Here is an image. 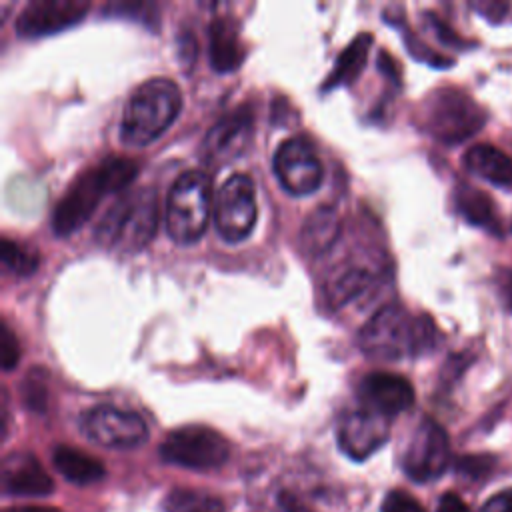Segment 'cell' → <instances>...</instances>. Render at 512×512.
Listing matches in <instances>:
<instances>
[{
	"label": "cell",
	"mask_w": 512,
	"mask_h": 512,
	"mask_svg": "<svg viewBox=\"0 0 512 512\" xmlns=\"http://www.w3.org/2000/svg\"><path fill=\"white\" fill-rule=\"evenodd\" d=\"M464 166L496 184V186H512V158L490 144H476L466 150L464 154Z\"/></svg>",
	"instance_id": "ffe728a7"
},
{
	"label": "cell",
	"mask_w": 512,
	"mask_h": 512,
	"mask_svg": "<svg viewBox=\"0 0 512 512\" xmlns=\"http://www.w3.org/2000/svg\"><path fill=\"white\" fill-rule=\"evenodd\" d=\"M254 182L246 174H232L216 192L214 224L226 242L244 240L256 222Z\"/></svg>",
	"instance_id": "ba28073f"
},
{
	"label": "cell",
	"mask_w": 512,
	"mask_h": 512,
	"mask_svg": "<svg viewBox=\"0 0 512 512\" xmlns=\"http://www.w3.org/2000/svg\"><path fill=\"white\" fill-rule=\"evenodd\" d=\"M474 8L480 10L482 16H486L490 20H498L506 14L508 4H504V2H482V4H474Z\"/></svg>",
	"instance_id": "1f68e13d"
},
{
	"label": "cell",
	"mask_w": 512,
	"mask_h": 512,
	"mask_svg": "<svg viewBox=\"0 0 512 512\" xmlns=\"http://www.w3.org/2000/svg\"><path fill=\"white\" fill-rule=\"evenodd\" d=\"M372 44V34L368 32H360L336 58L332 72L328 74L322 90H330L342 84H350L356 80V76L362 72L366 58H368V50Z\"/></svg>",
	"instance_id": "7402d4cb"
},
{
	"label": "cell",
	"mask_w": 512,
	"mask_h": 512,
	"mask_svg": "<svg viewBox=\"0 0 512 512\" xmlns=\"http://www.w3.org/2000/svg\"><path fill=\"white\" fill-rule=\"evenodd\" d=\"M480 512H512V488L502 490V492L490 496L482 504Z\"/></svg>",
	"instance_id": "f546056e"
},
{
	"label": "cell",
	"mask_w": 512,
	"mask_h": 512,
	"mask_svg": "<svg viewBox=\"0 0 512 512\" xmlns=\"http://www.w3.org/2000/svg\"><path fill=\"white\" fill-rule=\"evenodd\" d=\"M338 446L352 460H364L388 440V420L372 410L348 412L338 424Z\"/></svg>",
	"instance_id": "5bb4252c"
},
{
	"label": "cell",
	"mask_w": 512,
	"mask_h": 512,
	"mask_svg": "<svg viewBox=\"0 0 512 512\" xmlns=\"http://www.w3.org/2000/svg\"><path fill=\"white\" fill-rule=\"evenodd\" d=\"M272 168L282 188L292 196L312 194L322 184V162L304 136L282 140L274 152Z\"/></svg>",
	"instance_id": "30bf717a"
},
{
	"label": "cell",
	"mask_w": 512,
	"mask_h": 512,
	"mask_svg": "<svg viewBox=\"0 0 512 512\" xmlns=\"http://www.w3.org/2000/svg\"><path fill=\"white\" fill-rule=\"evenodd\" d=\"M278 504H280L282 512H310V508L304 506L292 492H280Z\"/></svg>",
	"instance_id": "d6a6232c"
},
{
	"label": "cell",
	"mask_w": 512,
	"mask_h": 512,
	"mask_svg": "<svg viewBox=\"0 0 512 512\" xmlns=\"http://www.w3.org/2000/svg\"><path fill=\"white\" fill-rule=\"evenodd\" d=\"M54 468L72 484L88 486L104 478V464L72 446H56L52 452Z\"/></svg>",
	"instance_id": "44dd1931"
},
{
	"label": "cell",
	"mask_w": 512,
	"mask_h": 512,
	"mask_svg": "<svg viewBox=\"0 0 512 512\" xmlns=\"http://www.w3.org/2000/svg\"><path fill=\"white\" fill-rule=\"evenodd\" d=\"M4 512H60V510L50 506H14V508H6Z\"/></svg>",
	"instance_id": "d590c367"
},
{
	"label": "cell",
	"mask_w": 512,
	"mask_h": 512,
	"mask_svg": "<svg viewBox=\"0 0 512 512\" xmlns=\"http://www.w3.org/2000/svg\"><path fill=\"white\" fill-rule=\"evenodd\" d=\"M0 258L4 268L16 276H28L38 268V252L12 238H2Z\"/></svg>",
	"instance_id": "d4e9b609"
},
{
	"label": "cell",
	"mask_w": 512,
	"mask_h": 512,
	"mask_svg": "<svg viewBox=\"0 0 512 512\" xmlns=\"http://www.w3.org/2000/svg\"><path fill=\"white\" fill-rule=\"evenodd\" d=\"M180 88L170 78H150L130 94L122 120L120 140L130 146H148L178 116Z\"/></svg>",
	"instance_id": "3957f363"
},
{
	"label": "cell",
	"mask_w": 512,
	"mask_h": 512,
	"mask_svg": "<svg viewBox=\"0 0 512 512\" xmlns=\"http://www.w3.org/2000/svg\"><path fill=\"white\" fill-rule=\"evenodd\" d=\"M500 292H502L506 306L512 310V270L500 272Z\"/></svg>",
	"instance_id": "e575fe53"
},
{
	"label": "cell",
	"mask_w": 512,
	"mask_h": 512,
	"mask_svg": "<svg viewBox=\"0 0 512 512\" xmlns=\"http://www.w3.org/2000/svg\"><path fill=\"white\" fill-rule=\"evenodd\" d=\"M138 166L124 156H108L80 172L66 188L52 212V230L58 236L72 234L96 210L106 194L120 192L134 178Z\"/></svg>",
	"instance_id": "7a4b0ae2"
},
{
	"label": "cell",
	"mask_w": 512,
	"mask_h": 512,
	"mask_svg": "<svg viewBox=\"0 0 512 512\" xmlns=\"http://www.w3.org/2000/svg\"><path fill=\"white\" fill-rule=\"evenodd\" d=\"M18 360H20L18 338H16L14 332L10 330L8 322L2 320V322H0V362H2V368L8 372V370L16 368Z\"/></svg>",
	"instance_id": "484cf974"
},
{
	"label": "cell",
	"mask_w": 512,
	"mask_h": 512,
	"mask_svg": "<svg viewBox=\"0 0 512 512\" xmlns=\"http://www.w3.org/2000/svg\"><path fill=\"white\" fill-rule=\"evenodd\" d=\"M430 22L434 24V30H436V34H438V38L444 42V44H456V46H460L462 42H460V38L456 36V34H452V30L450 28H446V24L444 22H440L438 18H434V16H430Z\"/></svg>",
	"instance_id": "836d02e7"
},
{
	"label": "cell",
	"mask_w": 512,
	"mask_h": 512,
	"mask_svg": "<svg viewBox=\"0 0 512 512\" xmlns=\"http://www.w3.org/2000/svg\"><path fill=\"white\" fill-rule=\"evenodd\" d=\"M158 226V196L154 188H138L118 196L94 228V240L104 248L136 252L144 248Z\"/></svg>",
	"instance_id": "277c9868"
},
{
	"label": "cell",
	"mask_w": 512,
	"mask_h": 512,
	"mask_svg": "<svg viewBox=\"0 0 512 512\" xmlns=\"http://www.w3.org/2000/svg\"><path fill=\"white\" fill-rule=\"evenodd\" d=\"M254 116L248 106L222 116L206 134L202 142V160L210 166H222L244 152L252 138Z\"/></svg>",
	"instance_id": "7c38bea8"
},
{
	"label": "cell",
	"mask_w": 512,
	"mask_h": 512,
	"mask_svg": "<svg viewBox=\"0 0 512 512\" xmlns=\"http://www.w3.org/2000/svg\"><path fill=\"white\" fill-rule=\"evenodd\" d=\"M210 218V178L202 170L182 172L168 190L164 224L178 244L198 240Z\"/></svg>",
	"instance_id": "5b68a950"
},
{
	"label": "cell",
	"mask_w": 512,
	"mask_h": 512,
	"mask_svg": "<svg viewBox=\"0 0 512 512\" xmlns=\"http://www.w3.org/2000/svg\"><path fill=\"white\" fill-rule=\"evenodd\" d=\"M340 234V216L332 206H318L304 220L300 242L306 254L318 256L326 252Z\"/></svg>",
	"instance_id": "d6986e66"
},
{
	"label": "cell",
	"mask_w": 512,
	"mask_h": 512,
	"mask_svg": "<svg viewBox=\"0 0 512 512\" xmlns=\"http://www.w3.org/2000/svg\"><path fill=\"white\" fill-rule=\"evenodd\" d=\"M486 122L482 106L458 88H440L432 92L422 106V124L426 132L442 144H458L476 134Z\"/></svg>",
	"instance_id": "8992f818"
},
{
	"label": "cell",
	"mask_w": 512,
	"mask_h": 512,
	"mask_svg": "<svg viewBox=\"0 0 512 512\" xmlns=\"http://www.w3.org/2000/svg\"><path fill=\"white\" fill-rule=\"evenodd\" d=\"M210 64L218 72H232L244 60V44L232 18H214L208 32Z\"/></svg>",
	"instance_id": "e0dca14e"
},
{
	"label": "cell",
	"mask_w": 512,
	"mask_h": 512,
	"mask_svg": "<svg viewBox=\"0 0 512 512\" xmlns=\"http://www.w3.org/2000/svg\"><path fill=\"white\" fill-rule=\"evenodd\" d=\"M166 512H226L224 502L204 490L174 488L164 500Z\"/></svg>",
	"instance_id": "cb8c5ba5"
},
{
	"label": "cell",
	"mask_w": 512,
	"mask_h": 512,
	"mask_svg": "<svg viewBox=\"0 0 512 512\" xmlns=\"http://www.w3.org/2000/svg\"><path fill=\"white\" fill-rule=\"evenodd\" d=\"M158 452L168 464L192 470H212L228 460L230 444L216 430L190 424L172 430L160 444Z\"/></svg>",
	"instance_id": "52a82bcc"
},
{
	"label": "cell",
	"mask_w": 512,
	"mask_h": 512,
	"mask_svg": "<svg viewBox=\"0 0 512 512\" xmlns=\"http://www.w3.org/2000/svg\"><path fill=\"white\" fill-rule=\"evenodd\" d=\"M450 462V444L444 428L432 418H424L410 436L402 468L416 482L438 478Z\"/></svg>",
	"instance_id": "8fae6325"
},
{
	"label": "cell",
	"mask_w": 512,
	"mask_h": 512,
	"mask_svg": "<svg viewBox=\"0 0 512 512\" xmlns=\"http://www.w3.org/2000/svg\"><path fill=\"white\" fill-rule=\"evenodd\" d=\"M82 432L88 440L114 450H130L148 440L146 422L130 410L100 404L80 418Z\"/></svg>",
	"instance_id": "9c48e42d"
},
{
	"label": "cell",
	"mask_w": 512,
	"mask_h": 512,
	"mask_svg": "<svg viewBox=\"0 0 512 512\" xmlns=\"http://www.w3.org/2000/svg\"><path fill=\"white\" fill-rule=\"evenodd\" d=\"M376 286V272L368 266L346 262L326 278V296L332 306H344Z\"/></svg>",
	"instance_id": "ac0fdd59"
},
{
	"label": "cell",
	"mask_w": 512,
	"mask_h": 512,
	"mask_svg": "<svg viewBox=\"0 0 512 512\" xmlns=\"http://www.w3.org/2000/svg\"><path fill=\"white\" fill-rule=\"evenodd\" d=\"M358 342L366 356L392 362L432 352L440 332L428 316H412L404 306L388 304L364 324Z\"/></svg>",
	"instance_id": "6da1fadb"
},
{
	"label": "cell",
	"mask_w": 512,
	"mask_h": 512,
	"mask_svg": "<svg viewBox=\"0 0 512 512\" xmlns=\"http://www.w3.org/2000/svg\"><path fill=\"white\" fill-rule=\"evenodd\" d=\"M436 512H470V508L464 504V500L458 494L446 492L440 496Z\"/></svg>",
	"instance_id": "4dcf8cb0"
},
{
	"label": "cell",
	"mask_w": 512,
	"mask_h": 512,
	"mask_svg": "<svg viewBox=\"0 0 512 512\" xmlns=\"http://www.w3.org/2000/svg\"><path fill=\"white\" fill-rule=\"evenodd\" d=\"M42 374V370H30L26 374V378L22 380V398L26 402L28 408L32 410H40L46 402V386L42 380H38V376Z\"/></svg>",
	"instance_id": "4316f807"
},
{
	"label": "cell",
	"mask_w": 512,
	"mask_h": 512,
	"mask_svg": "<svg viewBox=\"0 0 512 512\" xmlns=\"http://www.w3.org/2000/svg\"><path fill=\"white\" fill-rule=\"evenodd\" d=\"M490 462H492V458H488V456H464V458L458 462V470H460L462 474H466V476L478 478V476L488 474Z\"/></svg>",
	"instance_id": "f1b7e54d"
},
{
	"label": "cell",
	"mask_w": 512,
	"mask_h": 512,
	"mask_svg": "<svg viewBox=\"0 0 512 512\" xmlns=\"http://www.w3.org/2000/svg\"><path fill=\"white\" fill-rule=\"evenodd\" d=\"M360 400L366 410L390 418L412 406L414 388L400 374L370 372L360 382Z\"/></svg>",
	"instance_id": "9a60e30c"
},
{
	"label": "cell",
	"mask_w": 512,
	"mask_h": 512,
	"mask_svg": "<svg viewBox=\"0 0 512 512\" xmlns=\"http://www.w3.org/2000/svg\"><path fill=\"white\" fill-rule=\"evenodd\" d=\"M88 8L84 0H32L16 16L14 28L24 38L54 34L80 22Z\"/></svg>",
	"instance_id": "4fadbf2b"
},
{
	"label": "cell",
	"mask_w": 512,
	"mask_h": 512,
	"mask_svg": "<svg viewBox=\"0 0 512 512\" xmlns=\"http://www.w3.org/2000/svg\"><path fill=\"white\" fill-rule=\"evenodd\" d=\"M382 512H424V508L408 492L392 490L382 502Z\"/></svg>",
	"instance_id": "83f0119b"
},
{
	"label": "cell",
	"mask_w": 512,
	"mask_h": 512,
	"mask_svg": "<svg viewBox=\"0 0 512 512\" xmlns=\"http://www.w3.org/2000/svg\"><path fill=\"white\" fill-rule=\"evenodd\" d=\"M0 482L6 494L12 496H48L54 482L38 458L30 452H12L2 460Z\"/></svg>",
	"instance_id": "2e32d148"
},
{
	"label": "cell",
	"mask_w": 512,
	"mask_h": 512,
	"mask_svg": "<svg viewBox=\"0 0 512 512\" xmlns=\"http://www.w3.org/2000/svg\"><path fill=\"white\" fill-rule=\"evenodd\" d=\"M456 208L458 212L474 226H480L496 236L502 234V228H500V220L496 216V210H494V204L490 200V196H486L482 190L478 188H472V186H458L456 190Z\"/></svg>",
	"instance_id": "603a6c76"
}]
</instances>
